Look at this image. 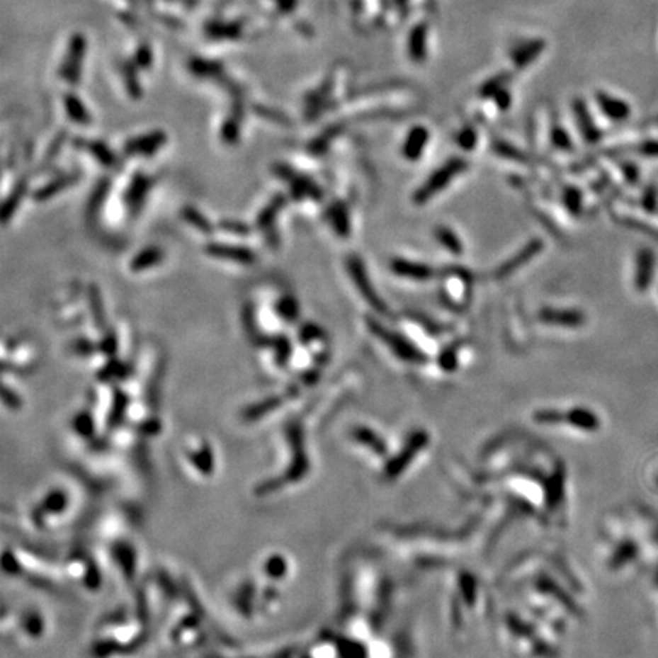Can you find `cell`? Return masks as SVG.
<instances>
[{"instance_id": "1", "label": "cell", "mask_w": 658, "mask_h": 658, "mask_svg": "<svg viewBox=\"0 0 658 658\" xmlns=\"http://www.w3.org/2000/svg\"><path fill=\"white\" fill-rule=\"evenodd\" d=\"M465 169H467V161L463 159L453 157L448 161H445V164L439 169L434 171L430 178L416 191L414 201H416L418 205L427 203V201H430L433 197H436V194H439V192L447 188L455 177L460 176Z\"/></svg>"}, {"instance_id": "2", "label": "cell", "mask_w": 658, "mask_h": 658, "mask_svg": "<svg viewBox=\"0 0 658 658\" xmlns=\"http://www.w3.org/2000/svg\"><path fill=\"white\" fill-rule=\"evenodd\" d=\"M368 323L370 327V331L373 332V336H377L384 343V345H386L395 353V356L399 357L401 360L414 361V363L424 360L422 352L416 346L412 345L410 340L401 336V334L384 328L381 323L375 320H368Z\"/></svg>"}, {"instance_id": "3", "label": "cell", "mask_w": 658, "mask_h": 658, "mask_svg": "<svg viewBox=\"0 0 658 658\" xmlns=\"http://www.w3.org/2000/svg\"><path fill=\"white\" fill-rule=\"evenodd\" d=\"M346 266H348L349 275L352 278V282L356 283V287L360 291V295L368 300L369 305L372 308H375L380 312L386 311L384 302L381 300V297L378 296V293L375 291V288H373V285H372L370 278L368 275L366 268H364L363 261L357 255H351L348 258V261H346Z\"/></svg>"}, {"instance_id": "4", "label": "cell", "mask_w": 658, "mask_h": 658, "mask_svg": "<svg viewBox=\"0 0 658 658\" xmlns=\"http://www.w3.org/2000/svg\"><path fill=\"white\" fill-rule=\"evenodd\" d=\"M205 251L212 258L238 262V264H244V266H250L253 264V262H256L258 259L256 253L247 247L227 246V244H222V242H210V244L205 247Z\"/></svg>"}, {"instance_id": "5", "label": "cell", "mask_w": 658, "mask_h": 658, "mask_svg": "<svg viewBox=\"0 0 658 658\" xmlns=\"http://www.w3.org/2000/svg\"><path fill=\"white\" fill-rule=\"evenodd\" d=\"M540 320L555 327H567L576 328L581 327L585 322L584 314L578 310H558V308H545L540 312Z\"/></svg>"}, {"instance_id": "6", "label": "cell", "mask_w": 658, "mask_h": 658, "mask_svg": "<svg viewBox=\"0 0 658 658\" xmlns=\"http://www.w3.org/2000/svg\"><path fill=\"white\" fill-rule=\"evenodd\" d=\"M635 267V288L639 291H645L650 288L654 275V253L651 249H642L637 253Z\"/></svg>"}, {"instance_id": "7", "label": "cell", "mask_w": 658, "mask_h": 658, "mask_svg": "<svg viewBox=\"0 0 658 658\" xmlns=\"http://www.w3.org/2000/svg\"><path fill=\"white\" fill-rule=\"evenodd\" d=\"M392 270L401 278H407V279H413L418 282L429 280L434 275V271L430 266H425V264H421V262H414L409 259H393Z\"/></svg>"}, {"instance_id": "8", "label": "cell", "mask_w": 658, "mask_h": 658, "mask_svg": "<svg viewBox=\"0 0 658 658\" xmlns=\"http://www.w3.org/2000/svg\"><path fill=\"white\" fill-rule=\"evenodd\" d=\"M151 188V178L144 176V174H136L133 177V181L127 191L125 201L130 208L131 212H137L142 205L145 201V195L148 194V191Z\"/></svg>"}, {"instance_id": "9", "label": "cell", "mask_w": 658, "mask_h": 658, "mask_svg": "<svg viewBox=\"0 0 658 658\" xmlns=\"http://www.w3.org/2000/svg\"><path fill=\"white\" fill-rule=\"evenodd\" d=\"M165 135L164 133H154L149 136H142L131 139L125 144V153L127 154H153L161 145L165 144Z\"/></svg>"}, {"instance_id": "10", "label": "cell", "mask_w": 658, "mask_h": 658, "mask_svg": "<svg viewBox=\"0 0 658 658\" xmlns=\"http://www.w3.org/2000/svg\"><path fill=\"white\" fill-rule=\"evenodd\" d=\"M429 137L430 133L427 128L414 127L404 142V157L409 160H418L425 149V145L429 144Z\"/></svg>"}, {"instance_id": "11", "label": "cell", "mask_w": 658, "mask_h": 658, "mask_svg": "<svg viewBox=\"0 0 658 658\" xmlns=\"http://www.w3.org/2000/svg\"><path fill=\"white\" fill-rule=\"evenodd\" d=\"M596 98H597V103H599L603 113L613 120H625L628 116L631 115L630 106H628L625 101H622V99H617V98L606 95L603 92L597 93Z\"/></svg>"}, {"instance_id": "12", "label": "cell", "mask_w": 658, "mask_h": 658, "mask_svg": "<svg viewBox=\"0 0 658 658\" xmlns=\"http://www.w3.org/2000/svg\"><path fill=\"white\" fill-rule=\"evenodd\" d=\"M78 178H79V174L70 173V174H63V176H59V177H57L54 180H50L49 183H46L45 186H42V188L37 189L34 192V200L46 201L49 198H52V197H55L58 194V192H62L66 188L72 186Z\"/></svg>"}, {"instance_id": "13", "label": "cell", "mask_w": 658, "mask_h": 658, "mask_svg": "<svg viewBox=\"0 0 658 658\" xmlns=\"http://www.w3.org/2000/svg\"><path fill=\"white\" fill-rule=\"evenodd\" d=\"M543 40H532V42L523 43L517 49L512 50V62L517 67H528L533 63L535 58H538L540 54L544 50Z\"/></svg>"}, {"instance_id": "14", "label": "cell", "mask_w": 658, "mask_h": 658, "mask_svg": "<svg viewBox=\"0 0 658 658\" xmlns=\"http://www.w3.org/2000/svg\"><path fill=\"white\" fill-rule=\"evenodd\" d=\"M161 261H164V250H161L160 247H154V246L147 247L144 250H140L137 255L131 259L130 268L139 273V271H144V270H148L151 267L160 264Z\"/></svg>"}, {"instance_id": "15", "label": "cell", "mask_w": 658, "mask_h": 658, "mask_svg": "<svg viewBox=\"0 0 658 658\" xmlns=\"http://www.w3.org/2000/svg\"><path fill=\"white\" fill-rule=\"evenodd\" d=\"M541 249V241H533L531 242L529 246H526L520 253H517V255H515L511 261L508 262H504V264L501 266V268L499 270V278H504V276H508L511 275L512 271L517 270L520 266L526 264V262H529L536 253L540 251Z\"/></svg>"}, {"instance_id": "16", "label": "cell", "mask_w": 658, "mask_h": 658, "mask_svg": "<svg viewBox=\"0 0 658 658\" xmlns=\"http://www.w3.org/2000/svg\"><path fill=\"white\" fill-rule=\"evenodd\" d=\"M328 218L332 229L336 230V234L339 237L346 238L351 232V222H349V215L345 205L336 203L332 205L328 210Z\"/></svg>"}, {"instance_id": "17", "label": "cell", "mask_w": 658, "mask_h": 658, "mask_svg": "<svg viewBox=\"0 0 658 658\" xmlns=\"http://www.w3.org/2000/svg\"><path fill=\"white\" fill-rule=\"evenodd\" d=\"M574 111H576V116H578V123H579V127H581L584 137L589 142L599 140L601 131H599V128L594 125L593 119H591V116L589 113V110H586V106L584 103H581V101H578V103L574 104Z\"/></svg>"}, {"instance_id": "18", "label": "cell", "mask_w": 658, "mask_h": 658, "mask_svg": "<svg viewBox=\"0 0 658 658\" xmlns=\"http://www.w3.org/2000/svg\"><path fill=\"white\" fill-rule=\"evenodd\" d=\"M427 52V28L419 25L410 33L409 54L414 62H422Z\"/></svg>"}, {"instance_id": "19", "label": "cell", "mask_w": 658, "mask_h": 658, "mask_svg": "<svg viewBox=\"0 0 658 658\" xmlns=\"http://www.w3.org/2000/svg\"><path fill=\"white\" fill-rule=\"evenodd\" d=\"M76 144L81 145L78 148H84L87 149L90 154L96 157L101 165L104 166H115L116 165V157L111 151L103 144V142H89V140H76Z\"/></svg>"}, {"instance_id": "20", "label": "cell", "mask_w": 658, "mask_h": 658, "mask_svg": "<svg viewBox=\"0 0 658 658\" xmlns=\"http://www.w3.org/2000/svg\"><path fill=\"white\" fill-rule=\"evenodd\" d=\"M26 189H28V178H25V177L20 178L18 183L16 185V188L13 189V192L9 194V197L5 200V203H4V208H2V221L4 222H8L9 218L14 215V212L17 210L20 201H22L23 195L26 194Z\"/></svg>"}, {"instance_id": "21", "label": "cell", "mask_w": 658, "mask_h": 658, "mask_svg": "<svg viewBox=\"0 0 658 658\" xmlns=\"http://www.w3.org/2000/svg\"><path fill=\"white\" fill-rule=\"evenodd\" d=\"M285 201H287L285 197H283L282 194H278L270 201V205H267L264 209L261 210V214L258 215V220H256V225L261 230H268L273 226L276 215L279 214V210L283 208V205H285Z\"/></svg>"}, {"instance_id": "22", "label": "cell", "mask_w": 658, "mask_h": 658, "mask_svg": "<svg viewBox=\"0 0 658 658\" xmlns=\"http://www.w3.org/2000/svg\"><path fill=\"white\" fill-rule=\"evenodd\" d=\"M181 217H183L185 221L189 222L192 227L200 230L201 234H205V235L214 234V226L210 225V221L203 214H201L198 209L192 208V206H185L183 209H181Z\"/></svg>"}, {"instance_id": "23", "label": "cell", "mask_w": 658, "mask_h": 658, "mask_svg": "<svg viewBox=\"0 0 658 658\" xmlns=\"http://www.w3.org/2000/svg\"><path fill=\"white\" fill-rule=\"evenodd\" d=\"M276 312H278V316L282 319V320H285L287 323H295L297 319H299V314H300V308H299V303L297 300L293 297V296H282L278 302H276Z\"/></svg>"}, {"instance_id": "24", "label": "cell", "mask_w": 658, "mask_h": 658, "mask_svg": "<svg viewBox=\"0 0 658 658\" xmlns=\"http://www.w3.org/2000/svg\"><path fill=\"white\" fill-rule=\"evenodd\" d=\"M89 302H90V311H92L93 322L98 328H106V311L103 307V297H101L99 288L95 285H90L89 288Z\"/></svg>"}, {"instance_id": "25", "label": "cell", "mask_w": 658, "mask_h": 658, "mask_svg": "<svg viewBox=\"0 0 658 658\" xmlns=\"http://www.w3.org/2000/svg\"><path fill=\"white\" fill-rule=\"evenodd\" d=\"M436 238L441 241V244L447 249L451 253H455V255H460L463 251V246L459 239V237L454 234V230L448 227H439L436 229Z\"/></svg>"}, {"instance_id": "26", "label": "cell", "mask_w": 658, "mask_h": 658, "mask_svg": "<svg viewBox=\"0 0 658 658\" xmlns=\"http://www.w3.org/2000/svg\"><path fill=\"white\" fill-rule=\"evenodd\" d=\"M271 345L275 346V349H276V361L279 364H285L288 361V358H290V353H291V343H290L288 337L280 336V337L273 339Z\"/></svg>"}, {"instance_id": "27", "label": "cell", "mask_w": 658, "mask_h": 658, "mask_svg": "<svg viewBox=\"0 0 658 658\" xmlns=\"http://www.w3.org/2000/svg\"><path fill=\"white\" fill-rule=\"evenodd\" d=\"M220 227L222 230H226L227 234H234L238 237H249L250 235V227L246 225V222H241L237 220H225L220 222Z\"/></svg>"}, {"instance_id": "28", "label": "cell", "mask_w": 658, "mask_h": 658, "mask_svg": "<svg viewBox=\"0 0 658 658\" xmlns=\"http://www.w3.org/2000/svg\"><path fill=\"white\" fill-rule=\"evenodd\" d=\"M98 349L104 353V356L113 357L118 352V337L113 331H108L106 336L101 340Z\"/></svg>"}, {"instance_id": "29", "label": "cell", "mask_w": 658, "mask_h": 658, "mask_svg": "<svg viewBox=\"0 0 658 658\" xmlns=\"http://www.w3.org/2000/svg\"><path fill=\"white\" fill-rule=\"evenodd\" d=\"M96 349L98 348L93 345V343L86 339H78L72 343V351L78 353V356H92Z\"/></svg>"}, {"instance_id": "30", "label": "cell", "mask_w": 658, "mask_h": 658, "mask_svg": "<svg viewBox=\"0 0 658 658\" xmlns=\"http://www.w3.org/2000/svg\"><path fill=\"white\" fill-rule=\"evenodd\" d=\"M299 337L302 343H311L312 340L320 337V329L316 325H311V323H308V325H303L302 329L299 331Z\"/></svg>"}, {"instance_id": "31", "label": "cell", "mask_w": 658, "mask_h": 658, "mask_svg": "<svg viewBox=\"0 0 658 658\" xmlns=\"http://www.w3.org/2000/svg\"><path fill=\"white\" fill-rule=\"evenodd\" d=\"M553 140H555L556 145H561V148H567L570 144L569 136L565 135V131L562 128H556L553 131Z\"/></svg>"}, {"instance_id": "32", "label": "cell", "mask_w": 658, "mask_h": 658, "mask_svg": "<svg viewBox=\"0 0 658 658\" xmlns=\"http://www.w3.org/2000/svg\"><path fill=\"white\" fill-rule=\"evenodd\" d=\"M657 200H658V197H657L655 189L650 188L645 194V208L647 210H654L657 208Z\"/></svg>"}, {"instance_id": "33", "label": "cell", "mask_w": 658, "mask_h": 658, "mask_svg": "<svg viewBox=\"0 0 658 658\" xmlns=\"http://www.w3.org/2000/svg\"><path fill=\"white\" fill-rule=\"evenodd\" d=\"M640 153H643V154H646V156L657 157V156H658V140L646 142V144H643V145L640 147Z\"/></svg>"}, {"instance_id": "34", "label": "cell", "mask_w": 658, "mask_h": 658, "mask_svg": "<svg viewBox=\"0 0 658 658\" xmlns=\"http://www.w3.org/2000/svg\"><path fill=\"white\" fill-rule=\"evenodd\" d=\"M459 140H460L462 148L470 149V148L474 147L475 140H477V139H475V135L472 133V131H465V133L460 135V139H459Z\"/></svg>"}, {"instance_id": "35", "label": "cell", "mask_w": 658, "mask_h": 658, "mask_svg": "<svg viewBox=\"0 0 658 658\" xmlns=\"http://www.w3.org/2000/svg\"><path fill=\"white\" fill-rule=\"evenodd\" d=\"M4 399L6 401L8 406H11V407H17L20 406V399L17 395L13 392V390H9L8 387H4Z\"/></svg>"}, {"instance_id": "36", "label": "cell", "mask_w": 658, "mask_h": 658, "mask_svg": "<svg viewBox=\"0 0 658 658\" xmlns=\"http://www.w3.org/2000/svg\"><path fill=\"white\" fill-rule=\"evenodd\" d=\"M62 144H63V137H58V139L54 142V144H52V147L49 148L47 154H46V157H45V161L54 160V157L57 156V153L59 151V147H62Z\"/></svg>"}]
</instances>
